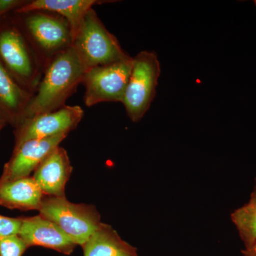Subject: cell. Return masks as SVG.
<instances>
[{
  "label": "cell",
  "mask_w": 256,
  "mask_h": 256,
  "mask_svg": "<svg viewBox=\"0 0 256 256\" xmlns=\"http://www.w3.org/2000/svg\"><path fill=\"white\" fill-rule=\"evenodd\" d=\"M68 137L62 134L44 140H28L15 146L10 161L4 165L0 183L31 176L46 156Z\"/></svg>",
  "instance_id": "9c48e42d"
},
{
  "label": "cell",
  "mask_w": 256,
  "mask_h": 256,
  "mask_svg": "<svg viewBox=\"0 0 256 256\" xmlns=\"http://www.w3.org/2000/svg\"><path fill=\"white\" fill-rule=\"evenodd\" d=\"M73 47L87 70L131 57L106 28L94 9L88 12L74 35Z\"/></svg>",
  "instance_id": "3957f363"
},
{
  "label": "cell",
  "mask_w": 256,
  "mask_h": 256,
  "mask_svg": "<svg viewBox=\"0 0 256 256\" xmlns=\"http://www.w3.org/2000/svg\"><path fill=\"white\" fill-rule=\"evenodd\" d=\"M255 2H256L255 4H256V1Z\"/></svg>",
  "instance_id": "cb8c5ba5"
},
{
  "label": "cell",
  "mask_w": 256,
  "mask_h": 256,
  "mask_svg": "<svg viewBox=\"0 0 256 256\" xmlns=\"http://www.w3.org/2000/svg\"><path fill=\"white\" fill-rule=\"evenodd\" d=\"M132 58L89 69L82 84L84 102L90 108L101 102H122L132 70Z\"/></svg>",
  "instance_id": "52a82bcc"
},
{
  "label": "cell",
  "mask_w": 256,
  "mask_h": 256,
  "mask_svg": "<svg viewBox=\"0 0 256 256\" xmlns=\"http://www.w3.org/2000/svg\"><path fill=\"white\" fill-rule=\"evenodd\" d=\"M232 222L236 227L245 249L256 242V197H250L248 203L232 214Z\"/></svg>",
  "instance_id": "2e32d148"
},
{
  "label": "cell",
  "mask_w": 256,
  "mask_h": 256,
  "mask_svg": "<svg viewBox=\"0 0 256 256\" xmlns=\"http://www.w3.org/2000/svg\"><path fill=\"white\" fill-rule=\"evenodd\" d=\"M82 248L84 256H138L137 248L121 238L111 226L102 222Z\"/></svg>",
  "instance_id": "9a60e30c"
},
{
  "label": "cell",
  "mask_w": 256,
  "mask_h": 256,
  "mask_svg": "<svg viewBox=\"0 0 256 256\" xmlns=\"http://www.w3.org/2000/svg\"><path fill=\"white\" fill-rule=\"evenodd\" d=\"M18 14L23 16L22 31L44 72L57 56L73 46V32L68 22L60 15L42 10Z\"/></svg>",
  "instance_id": "7a4b0ae2"
},
{
  "label": "cell",
  "mask_w": 256,
  "mask_h": 256,
  "mask_svg": "<svg viewBox=\"0 0 256 256\" xmlns=\"http://www.w3.org/2000/svg\"><path fill=\"white\" fill-rule=\"evenodd\" d=\"M242 254L244 256H256V242L250 248L242 250Z\"/></svg>",
  "instance_id": "ffe728a7"
},
{
  "label": "cell",
  "mask_w": 256,
  "mask_h": 256,
  "mask_svg": "<svg viewBox=\"0 0 256 256\" xmlns=\"http://www.w3.org/2000/svg\"><path fill=\"white\" fill-rule=\"evenodd\" d=\"M87 70L73 46L57 56L45 69L23 120L65 107L67 100L82 84Z\"/></svg>",
  "instance_id": "6da1fadb"
},
{
  "label": "cell",
  "mask_w": 256,
  "mask_h": 256,
  "mask_svg": "<svg viewBox=\"0 0 256 256\" xmlns=\"http://www.w3.org/2000/svg\"><path fill=\"white\" fill-rule=\"evenodd\" d=\"M44 196L32 176L0 183V205L10 210H38Z\"/></svg>",
  "instance_id": "5bb4252c"
},
{
  "label": "cell",
  "mask_w": 256,
  "mask_h": 256,
  "mask_svg": "<svg viewBox=\"0 0 256 256\" xmlns=\"http://www.w3.org/2000/svg\"><path fill=\"white\" fill-rule=\"evenodd\" d=\"M8 122L4 116L0 112V124H6Z\"/></svg>",
  "instance_id": "44dd1931"
},
{
  "label": "cell",
  "mask_w": 256,
  "mask_h": 256,
  "mask_svg": "<svg viewBox=\"0 0 256 256\" xmlns=\"http://www.w3.org/2000/svg\"><path fill=\"white\" fill-rule=\"evenodd\" d=\"M252 197H256V180L255 188H254V192H252Z\"/></svg>",
  "instance_id": "7402d4cb"
},
{
  "label": "cell",
  "mask_w": 256,
  "mask_h": 256,
  "mask_svg": "<svg viewBox=\"0 0 256 256\" xmlns=\"http://www.w3.org/2000/svg\"><path fill=\"white\" fill-rule=\"evenodd\" d=\"M18 236L28 248L40 246L70 256L77 247L76 244L56 224L41 215L22 217Z\"/></svg>",
  "instance_id": "30bf717a"
},
{
  "label": "cell",
  "mask_w": 256,
  "mask_h": 256,
  "mask_svg": "<svg viewBox=\"0 0 256 256\" xmlns=\"http://www.w3.org/2000/svg\"><path fill=\"white\" fill-rule=\"evenodd\" d=\"M34 94L22 86L0 62V112L18 126Z\"/></svg>",
  "instance_id": "4fadbf2b"
},
{
  "label": "cell",
  "mask_w": 256,
  "mask_h": 256,
  "mask_svg": "<svg viewBox=\"0 0 256 256\" xmlns=\"http://www.w3.org/2000/svg\"><path fill=\"white\" fill-rule=\"evenodd\" d=\"M114 2V1H99V0H34L16 10V14L30 12H50L60 15L70 24L74 36L78 30L82 20L94 6L104 3Z\"/></svg>",
  "instance_id": "7c38bea8"
},
{
  "label": "cell",
  "mask_w": 256,
  "mask_h": 256,
  "mask_svg": "<svg viewBox=\"0 0 256 256\" xmlns=\"http://www.w3.org/2000/svg\"><path fill=\"white\" fill-rule=\"evenodd\" d=\"M0 62L22 86L34 95L44 69L24 34L18 26L0 30Z\"/></svg>",
  "instance_id": "277c9868"
},
{
  "label": "cell",
  "mask_w": 256,
  "mask_h": 256,
  "mask_svg": "<svg viewBox=\"0 0 256 256\" xmlns=\"http://www.w3.org/2000/svg\"><path fill=\"white\" fill-rule=\"evenodd\" d=\"M84 116V111L80 106H66L60 110L24 120L15 132V146L28 140L68 136L78 127Z\"/></svg>",
  "instance_id": "ba28073f"
},
{
  "label": "cell",
  "mask_w": 256,
  "mask_h": 256,
  "mask_svg": "<svg viewBox=\"0 0 256 256\" xmlns=\"http://www.w3.org/2000/svg\"><path fill=\"white\" fill-rule=\"evenodd\" d=\"M5 124H0V132H1V130L3 129V128L4 127Z\"/></svg>",
  "instance_id": "603a6c76"
},
{
  "label": "cell",
  "mask_w": 256,
  "mask_h": 256,
  "mask_svg": "<svg viewBox=\"0 0 256 256\" xmlns=\"http://www.w3.org/2000/svg\"><path fill=\"white\" fill-rule=\"evenodd\" d=\"M28 249L18 235L0 238V256H23Z\"/></svg>",
  "instance_id": "e0dca14e"
},
{
  "label": "cell",
  "mask_w": 256,
  "mask_h": 256,
  "mask_svg": "<svg viewBox=\"0 0 256 256\" xmlns=\"http://www.w3.org/2000/svg\"><path fill=\"white\" fill-rule=\"evenodd\" d=\"M28 2L20 0H0V18L4 16L12 10L16 11L26 4Z\"/></svg>",
  "instance_id": "d6986e66"
},
{
  "label": "cell",
  "mask_w": 256,
  "mask_h": 256,
  "mask_svg": "<svg viewBox=\"0 0 256 256\" xmlns=\"http://www.w3.org/2000/svg\"><path fill=\"white\" fill-rule=\"evenodd\" d=\"M161 66L158 54L154 52L143 50L132 58V70L122 100L129 118L139 122L156 96Z\"/></svg>",
  "instance_id": "8992f818"
},
{
  "label": "cell",
  "mask_w": 256,
  "mask_h": 256,
  "mask_svg": "<svg viewBox=\"0 0 256 256\" xmlns=\"http://www.w3.org/2000/svg\"><path fill=\"white\" fill-rule=\"evenodd\" d=\"M73 170L66 150L58 146L36 168L32 178L45 196L65 197L66 186Z\"/></svg>",
  "instance_id": "8fae6325"
},
{
  "label": "cell",
  "mask_w": 256,
  "mask_h": 256,
  "mask_svg": "<svg viewBox=\"0 0 256 256\" xmlns=\"http://www.w3.org/2000/svg\"><path fill=\"white\" fill-rule=\"evenodd\" d=\"M38 212L82 247L102 223L100 213L94 205L72 203L66 196H45Z\"/></svg>",
  "instance_id": "5b68a950"
},
{
  "label": "cell",
  "mask_w": 256,
  "mask_h": 256,
  "mask_svg": "<svg viewBox=\"0 0 256 256\" xmlns=\"http://www.w3.org/2000/svg\"><path fill=\"white\" fill-rule=\"evenodd\" d=\"M22 226L21 218H10L0 215V238L18 236Z\"/></svg>",
  "instance_id": "ac0fdd59"
}]
</instances>
